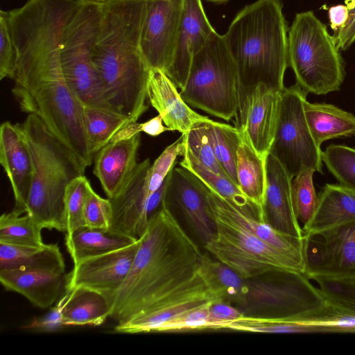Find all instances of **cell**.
<instances>
[{
	"label": "cell",
	"instance_id": "4fadbf2b",
	"mask_svg": "<svg viewBox=\"0 0 355 355\" xmlns=\"http://www.w3.org/2000/svg\"><path fill=\"white\" fill-rule=\"evenodd\" d=\"M305 272L309 278L355 277V221L304 235Z\"/></svg>",
	"mask_w": 355,
	"mask_h": 355
},
{
	"label": "cell",
	"instance_id": "f35d334b",
	"mask_svg": "<svg viewBox=\"0 0 355 355\" xmlns=\"http://www.w3.org/2000/svg\"><path fill=\"white\" fill-rule=\"evenodd\" d=\"M211 120L196 122L189 131L182 134L185 149L206 167L227 176L217 161L208 135L207 123Z\"/></svg>",
	"mask_w": 355,
	"mask_h": 355
},
{
	"label": "cell",
	"instance_id": "cb8c5ba5",
	"mask_svg": "<svg viewBox=\"0 0 355 355\" xmlns=\"http://www.w3.org/2000/svg\"><path fill=\"white\" fill-rule=\"evenodd\" d=\"M310 220L303 225L304 235L322 232L355 221V191L339 184H325Z\"/></svg>",
	"mask_w": 355,
	"mask_h": 355
},
{
	"label": "cell",
	"instance_id": "52a82bcc",
	"mask_svg": "<svg viewBox=\"0 0 355 355\" xmlns=\"http://www.w3.org/2000/svg\"><path fill=\"white\" fill-rule=\"evenodd\" d=\"M180 94L187 104L227 121L238 114L237 69L223 35L214 31L193 56Z\"/></svg>",
	"mask_w": 355,
	"mask_h": 355
},
{
	"label": "cell",
	"instance_id": "e575fe53",
	"mask_svg": "<svg viewBox=\"0 0 355 355\" xmlns=\"http://www.w3.org/2000/svg\"><path fill=\"white\" fill-rule=\"evenodd\" d=\"M207 131L217 161L226 175L238 185L236 155L241 139V130L211 120L207 123Z\"/></svg>",
	"mask_w": 355,
	"mask_h": 355
},
{
	"label": "cell",
	"instance_id": "9c48e42d",
	"mask_svg": "<svg viewBox=\"0 0 355 355\" xmlns=\"http://www.w3.org/2000/svg\"><path fill=\"white\" fill-rule=\"evenodd\" d=\"M103 7V5L92 3L81 5L65 28L60 62L66 83L83 107L113 112L106 101L93 60Z\"/></svg>",
	"mask_w": 355,
	"mask_h": 355
},
{
	"label": "cell",
	"instance_id": "7dc6e473",
	"mask_svg": "<svg viewBox=\"0 0 355 355\" xmlns=\"http://www.w3.org/2000/svg\"><path fill=\"white\" fill-rule=\"evenodd\" d=\"M328 15L331 29L334 33L343 29L349 20V10L345 4H338L329 8Z\"/></svg>",
	"mask_w": 355,
	"mask_h": 355
},
{
	"label": "cell",
	"instance_id": "9a60e30c",
	"mask_svg": "<svg viewBox=\"0 0 355 355\" xmlns=\"http://www.w3.org/2000/svg\"><path fill=\"white\" fill-rule=\"evenodd\" d=\"M184 3V0H147L140 45L150 69L164 73L168 69Z\"/></svg>",
	"mask_w": 355,
	"mask_h": 355
},
{
	"label": "cell",
	"instance_id": "f6af8a7d",
	"mask_svg": "<svg viewBox=\"0 0 355 355\" xmlns=\"http://www.w3.org/2000/svg\"><path fill=\"white\" fill-rule=\"evenodd\" d=\"M68 297V291L60 297L56 304L41 317H35L29 324L21 328L37 332H55L67 327L63 317V309Z\"/></svg>",
	"mask_w": 355,
	"mask_h": 355
},
{
	"label": "cell",
	"instance_id": "5b68a950",
	"mask_svg": "<svg viewBox=\"0 0 355 355\" xmlns=\"http://www.w3.org/2000/svg\"><path fill=\"white\" fill-rule=\"evenodd\" d=\"M19 126L33 162L26 214L42 229L65 232V190L73 179L85 174L87 167L36 115L28 114Z\"/></svg>",
	"mask_w": 355,
	"mask_h": 355
},
{
	"label": "cell",
	"instance_id": "1f68e13d",
	"mask_svg": "<svg viewBox=\"0 0 355 355\" xmlns=\"http://www.w3.org/2000/svg\"><path fill=\"white\" fill-rule=\"evenodd\" d=\"M206 187L214 200L227 214L241 223L268 244L305 264L304 236L297 238L284 234L272 227L266 222L261 221L241 213L229 202L222 198L207 186Z\"/></svg>",
	"mask_w": 355,
	"mask_h": 355
},
{
	"label": "cell",
	"instance_id": "7402d4cb",
	"mask_svg": "<svg viewBox=\"0 0 355 355\" xmlns=\"http://www.w3.org/2000/svg\"><path fill=\"white\" fill-rule=\"evenodd\" d=\"M147 95L150 105L171 131L184 134L196 122L210 120L188 105L175 83L160 69H150Z\"/></svg>",
	"mask_w": 355,
	"mask_h": 355
},
{
	"label": "cell",
	"instance_id": "7bdbcfd3",
	"mask_svg": "<svg viewBox=\"0 0 355 355\" xmlns=\"http://www.w3.org/2000/svg\"><path fill=\"white\" fill-rule=\"evenodd\" d=\"M315 281L326 298L355 306V277L333 278L315 276Z\"/></svg>",
	"mask_w": 355,
	"mask_h": 355
},
{
	"label": "cell",
	"instance_id": "30bf717a",
	"mask_svg": "<svg viewBox=\"0 0 355 355\" xmlns=\"http://www.w3.org/2000/svg\"><path fill=\"white\" fill-rule=\"evenodd\" d=\"M306 94L297 84L280 94L276 131L270 152L293 178L303 167L323 173L322 150L304 113Z\"/></svg>",
	"mask_w": 355,
	"mask_h": 355
},
{
	"label": "cell",
	"instance_id": "60d3db41",
	"mask_svg": "<svg viewBox=\"0 0 355 355\" xmlns=\"http://www.w3.org/2000/svg\"><path fill=\"white\" fill-rule=\"evenodd\" d=\"M206 302L165 322L157 332L192 329H225L227 324L211 317Z\"/></svg>",
	"mask_w": 355,
	"mask_h": 355
},
{
	"label": "cell",
	"instance_id": "603a6c76",
	"mask_svg": "<svg viewBox=\"0 0 355 355\" xmlns=\"http://www.w3.org/2000/svg\"><path fill=\"white\" fill-rule=\"evenodd\" d=\"M141 133L110 142L94 156V174L107 198L114 197L129 178L138 162Z\"/></svg>",
	"mask_w": 355,
	"mask_h": 355
},
{
	"label": "cell",
	"instance_id": "ac0fdd59",
	"mask_svg": "<svg viewBox=\"0 0 355 355\" xmlns=\"http://www.w3.org/2000/svg\"><path fill=\"white\" fill-rule=\"evenodd\" d=\"M280 94L259 84L239 107V128L246 134L254 148L265 157L270 153L275 138Z\"/></svg>",
	"mask_w": 355,
	"mask_h": 355
},
{
	"label": "cell",
	"instance_id": "f1b7e54d",
	"mask_svg": "<svg viewBox=\"0 0 355 355\" xmlns=\"http://www.w3.org/2000/svg\"><path fill=\"white\" fill-rule=\"evenodd\" d=\"M11 269L64 272L65 263L57 244L38 248L0 242V270Z\"/></svg>",
	"mask_w": 355,
	"mask_h": 355
},
{
	"label": "cell",
	"instance_id": "484cf974",
	"mask_svg": "<svg viewBox=\"0 0 355 355\" xmlns=\"http://www.w3.org/2000/svg\"><path fill=\"white\" fill-rule=\"evenodd\" d=\"M182 157L180 166L194 175L209 189L229 202L241 213L264 221L261 207L245 196L239 186L228 177L216 173L206 167L186 149Z\"/></svg>",
	"mask_w": 355,
	"mask_h": 355
},
{
	"label": "cell",
	"instance_id": "bcb514c9",
	"mask_svg": "<svg viewBox=\"0 0 355 355\" xmlns=\"http://www.w3.org/2000/svg\"><path fill=\"white\" fill-rule=\"evenodd\" d=\"M208 309L211 317L224 322L227 326L245 315L241 309L235 306L219 301H209Z\"/></svg>",
	"mask_w": 355,
	"mask_h": 355
},
{
	"label": "cell",
	"instance_id": "8d00e7d4",
	"mask_svg": "<svg viewBox=\"0 0 355 355\" xmlns=\"http://www.w3.org/2000/svg\"><path fill=\"white\" fill-rule=\"evenodd\" d=\"M322 160L339 184L355 191V148L330 144L322 151Z\"/></svg>",
	"mask_w": 355,
	"mask_h": 355
},
{
	"label": "cell",
	"instance_id": "83f0119b",
	"mask_svg": "<svg viewBox=\"0 0 355 355\" xmlns=\"http://www.w3.org/2000/svg\"><path fill=\"white\" fill-rule=\"evenodd\" d=\"M68 291L63 317L67 327L99 326L111 313V302L97 291L76 287Z\"/></svg>",
	"mask_w": 355,
	"mask_h": 355
},
{
	"label": "cell",
	"instance_id": "7c38bea8",
	"mask_svg": "<svg viewBox=\"0 0 355 355\" xmlns=\"http://www.w3.org/2000/svg\"><path fill=\"white\" fill-rule=\"evenodd\" d=\"M150 166L149 159L138 163L120 191L109 198L112 209L109 230L112 232L138 241L152 216L161 208L168 176L160 183L150 174Z\"/></svg>",
	"mask_w": 355,
	"mask_h": 355
},
{
	"label": "cell",
	"instance_id": "d6a6232c",
	"mask_svg": "<svg viewBox=\"0 0 355 355\" xmlns=\"http://www.w3.org/2000/svg\"><path fill=\"white\" fill-rule=\"evenodd\" d=\"M294 321L299 333H355V306L327 299L322 306Z\"/></svg>",
	"mask_w": 355,
	"mask_h": 355
},
{
	"label": "cell",
	"instance_id": "6da1fadb",
	"mask_svg": "<svg viewBox=\"0 0 355 355\" xmlns=\"http://www.w3.org/2000/svg\"><path fill=\"white\" fill-rule=\"evenodd\" d=\"M70 19L63 10L40 7L10 20L17 54L12 93L21 111L38 116L87 167L94 157L86 138L83 107L69 89L60 62L62 38Z\"/></svg>",
	"mask_w": 355,
	"mask_h": 355
},
{
	"label": "cell",
	"instance_id": "4316f807",
	"mask_svg": "<svg viewBox=\"0 0 355 355\" xmlns=\"http://www.w3.org/2000/svg\"><path fill=\"white\" fill-rule=\"evenodd\" d=\"M304 113L311 132L319 146L326 141L355 135V116L324 103L305 101Z\"/></svg>",
	"mask_w": 355,
	"mask_h": 355
},
{
	"label": "cell",
	"instance_id": "ee69618b",
	"mask_svg": "<svg viewBox=\"0 0 355 355\" xmlns=\"http://www.w3.org/2000/svg\"><path fill=\"white\" fill-rule=\"evenodd\" d=\"M17 54L13 43L8 11L0 12V79L14 78Z\"/></svg>",
	"mask_w": 355,
	"mask_h": 355
},
{
	"label": "cell",
	"instance_id": "277c9868",
	"mask_svg": "<svg viewBox=\"0 0 355 355\" xmlns=\"http://www.w3.org/2000/svg\"><path fill=\"white\" fill-rule=\"evenodd\" d=\"M288 32L281 0H257L232 21L223 35L236 66L239 107L259 84L280 93L286 87Z\"/></svg>",
	"mask_w": 355,
	"mask_h": 355
},
{
	"label": "cell",
	"instance_id": "2e32d148",
	"mask_svg": "<svg viewBox=\"0 0 355 355\" xmlns=\"http://www.w3.org/2000/svg\"><path fill=\"white\" fill-rule=\"evenodd\" d=\"M139 246V240L75 264L68 273L67 291L85 287L105 294L111 302L128 275Z\"/></svg>",
	"mask_w": 355,
	"mask_h": 355
},
{
	"label": "cell",
	"instance_id": "d6986e66",
	"mask_svg": "<svg viewBox=\"0 0 355 355\" xmlns=\"http://www.w3.org/2000/svg\"><path fill=\"white\" fill-rule=\"evenodd\" d=\"M293 177L271 153L266 158V189L262 206L264 222L297 238L304 236L297 218L293 196Z\"/></svg>",
	"mask_w": 355,
	"mask_h": 355
},
{
	"label": "cell",
	"instance_id": "db71d44e",
	"mask_svg": "<svg viewBox=\"0 0 355 355\" xmlns=\"http://www.w3.org/2000/svg\"><path fill=\"white\" fill-rule=\"evenodd\" d=\"M354 137H355V135H354Z\"/></svg>",
	"mask_w": 355,
	"mask_h": 355
},
{
	"label": "cell",
	"instance_id": "f907efd6",
	"mask_svg": "<svg viewBox=\"0 0 355 355\" xmlns=\"http://www.w3.org/2000/svg\"><path fill=\"white\" fill-rule=\"evenodd\" d=\"M345 3L349 10V20L347 24V25L355 17V0H345Z\"/></svg>",
	"mask_w": 355,
	"mask_h": 355
},
{
	"label": "cell",
	"instance_id": "681fc988",
	"mask_svg": "<svg viewBox=\"0 0 355 355\" xmlns=\"http://www.w3.org/2000/svg\"><path fill=\"white\" fill-rule=\"evenodd\" d=\"M141 132L152 137H157L166 131H171L168 127L163 125V119L159 114L144 123H141Z\"/></svg>",
	"mask_w": 355,
	"mask_h": 355
},
{
	"label": "cell",
	"instance_id": "8fae6325",
	"mask_svg": "<svg viewBox=\"0 0 355 355\" xmlns=\"http://www.w3.org/2000/svg\"><path fill=\"white\" fill-rule=\"evenodd\" d=\"M309 279L293 271L273 272L266 281L247 279V315L265 312L266 316L295 317L322 306L327 299Z\"/></svg>",
	"mask_w": 355,
	"mask_h": 355
},
{
	"label": "cell",
	"instance_id": "ab89813d",
	"mask_svg": "<svg viewBox=\"0 0 355 355\" xmlns=\"http://www.w3.org/2000/svg\"><path fill=\"white\" fill-rule=\"evenodd\" d=\"M89 184L83 175L73 179L66 188L64 200L65 234H71L85 226L84 209Z\"/></svg>",
	"mask_w": 355,
	"mask_h": 355
},
{
	"label": "cell",
	"instance_id": "b9f144b4",
	"mask_svg": "<svg viewBox=\"0 0 355 355\" xmlns=\"http://www.w3.org/2000/svg\"><path fill=\"white\" fill-rule=\"evenodd\" d=\"M112 209L109 198L97 194L89 184L87 188L85 209V226L90 228L109 230Z\"/></svg>",
	"mask_w": 355,
	"mask_h": 355
},
{
	"label": "cell",
	"instance_id": "4dcf8cb0",
	"mask_svg": "<svg viewBox=\"0 0 355 355\" xmlns=\"http://www.w3.org/2000/svg\"><path fill=\"white\" fill-rule=\"evenodd\" d=\"M136 241L110 230L85 226L71 234H65V245L74 265L85 259L126 247Z\"/></svg>",
	"mask_w": 355,
	"mask_h": 355
},
{
	"label": "cell",
	"instance_id": "8992f818",
	"mask_svg": "<svg viewBox=\"0 0 355 355\" xmlns=\"http://www.w3.org/2000/svg\"><path fill=\"white\" fill-rule=\"evenodd\" d=\"M288 60L296 84L306 93L339 91L345 64L336 40L313 11L295 15L288 32Z\"/></svg>",
	"mask_w": 355,
	"mask_h": 355
},
{
	"label": "cell",
	"instance_id": "3957f363",
	"mask_svg": "<svg viewBox=\"0 0 355 355\" xmlns=\"http://www.w3.org/2000/svg\"><path fill=\"white\" fill-rule=\"evenodd\" d=\"M147 0H111L103 7L93 60L112 110L137 121L148 110L150 72L141 50Z\"/></svg>",
	"mask_w": 355,
	"mask_h": 355
},
{
	"label": "cell",
	"instance_id": "e0dca14e",
	"mask_svg": "<svg viewBox=\"0 0 355 355\" xmlns=\"http://www.w3.org/2000/svg\"><path fill=\"white\" fill-rule=\"evenodd\" d=\"M214 31L201 0H184L171 61L165 72L178 88L184 87L193 56Z\"/></svg>",
	"mask_w": 355,
	"mask_h": 355
},
{
	"label": "cell",
	"instance_id": "816d5d0a",
	"mask_svg": "<svg viewBox=\"0 0 355 355\" xmlns=\"http://www.w3.org/2000/svg\"><path fill=\"white\" fill-rule=\"evenodd\" d=\"M83 3H92L104 5L110 2L111 0H80Z\"/></svg>",
	"mask_w": 355,
	"mask_h": 355
},
{
	"label": "cell",
	"instance_id": "ffe728a7",
	"mask_svg": "<svg viewBox=\"0 0 355 355\" xmlns=\"http://www.w3.org/2000/svg\"><path fill=\"white\" fill-rule=\"evenodd\" d=\"M0 164L12 187L15 200L12 211L19 214H26L32 181L33 162L19 124L5 121L1 125Z\"/></svg>",
	"mask_w": 355,
	"mask_h": 355
},
{
	"label": "cell",
	"instance_id": "74e56055",
	"mask_svg": "<svg viewBox=\"0 0 355 355\" xmlns=\"http://www.w3.org/2000/svg\"><path fill=\"white\" fill-rule=\"evenodd\" d=\"M315 171L303 167L292 180V196L297 218L303 225L312 217L317 207L318 196L313 177Z\"/></svg>",
	"mask_w": 355,
	"mask_h": 355
},
{
	"label": "cell",
	"instance_id": "d590c367",
	"mask_svg": "<svg viewBox=\"0 0 355 355\" xmlns=\"http://www.w3.org/2000/svg\"><path fill=\"white\" fill-rule=\"evenodd\" d=\"M42 227L28 214H19L13 211L0 217V242L13 245L43 247Z\"/></svg>",
	"mask_w": 355,
	"mask_h": 355
},
{
	"label": "cell",
	"instance_id": "f5cc1de1",
	"mask_svg": "<svg viewBox=\"0 0 355 355\" xmlns=\"http://www.w3.org/2000/svg\"><path fill=\"white\" fill-rule=\"evenodd\" d=\"M206 1L211 2V3H216V4H222V3H227L230 0H206Z\"/></svg>",
	"mask_w": 355,
	"mask_h": 355
},
{
	"label": "cell",
	"instance_id": "7a4b0ae2",
	"mask_svg": "<svg viewBox=\"0 0 355 355\" xmlns=\"http://www.w3.org/2000/svg\"><path fill=\"white\" fill-rule=\"evenodd\" d=\"M202 253L162 204L150 218L125 279L113 295L110 318L123 324L162 307L203 295Z\"/></svg>",
	"mask_w": 355,
	"mask_h": 355
},
{
	"label": "cell",
	"instance_id": "44dd1931",
	"mask_svg": "<svg viewBox=\"0 0 355 355\" xmlns=\"http://www.w3.org/2000/svg\"><path fill=\"white\" fill-rule=\"evenodd\" d=\"M0 282L6 290L19 293L37 307L47 309L67 291L68 273L33 269L2 270Z\"/></svg>",
	"mask_w": 355,
	"mask_h": 355
},
{
	"label": "cell",
	"instance_id": "d4e9b609",
	"mask_svg": "<svg viewBox=\"0 0 355 355\" xmlns=\"http://www.w3.org/2000/svg\"><path fill=\"white\" fill-rule=\"evenodd\" d=\"M198 274L214 301L242 308L245 306L247 279L229 266L202 253Z\"/></svg>",
	"mask_w": 355,
	"mask_h": 355
},
{
	"label": "cell",
	"instance_id": "5bb4252c",
	"mask_svg": "<svg viewBox=\"0 0 355 355\" xmlns=\"http://www.w3.org/2000/svg\"><path fill=\"white\" fill-rule=\"evenodd\" d=\"M162 204L180 216L203 245L216 235V220L202 182L182 166L168 175Z\"/></svg>",
	"mask_w": 355,
	"mask_h": 355
},
{
	"label": "cell",
	"instance_id": "ba28073f",
	"mask_svg": "<svg viewBox=\"0 0 355 355\" xmlns=\"http://www.w3.org/2000/svg\"><path fill=\"white\" fill-rule=\"evenodd\" d=\"M202 184L216 223L215 236L204 248L214 258L245 279L275 272H305V264L268 244L227 214Z\"/></svg>",
	"mask_w": 355,
	"mask_h": 355
},
{
	"label": "cell",
	"instance_id": "c3c4849f",
	"mask_svg": "<svg viewBox=\"0 0 355 355\" xmlns=\"http://www.w3.org/2000/svg\"><path fill=\"white\" fill-rule=\"evenodd\" d=\"M340 50L345 51L355 42V17L345 27L334 35Z\"/></svg>",
	"mask_w": 355,
	"mask_h": 355
},
{
	"label": "cell",
	"instance_id": "f546056e",
	"mask_svg": "<svg viewBox=\"0 0 355 355\" xmlns=\"http://www.w3.org/2000/svg\"><path fill=\"white\" fill-rule=\"evenodd\" d=\"M241 132L236 155L238 186L245 196L262 208L267 182V157L254 148L244 132L241 130Z\"/></svg>",
	"mask_w": 355,
	"mask_h": 355
},
{
	"label": "cell",
	"instance_id": "836d02e7",
	"mask_svg": "<svg viewBox=\"0 0 355 355\" xmlns=\"http://www.w3.org/2000/svg\"><path fill=\"white\" fill-rule=\"evenodd\" d=\"M83 121L91 155H95L131 121L117 113L88 107H83Z\"/></svg>",
	"mask_w": 355,
	"mask_h": 355
}]
</instances>
